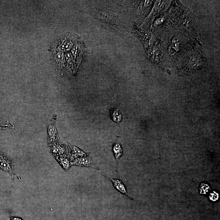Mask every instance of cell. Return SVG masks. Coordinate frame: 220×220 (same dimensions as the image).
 <instances>
[{
	"instance_id": "obj_1",
	"label": "cell",
	"mask_w": 220,
	"mask_h": 220,
	"mask_svg": "<svg viewBox=\"0 0 220 220\" xmlns=\"http://www.w3.org/2000/svg\"><path fill=\"white\" fill-rule=\"evenodd\" d=\"M0 168L3 171L10 174L14 179V174L12 162L8 157L2 153H0Z\"/></svg>"
},
{
	"instance_id": "obj_2",
	"label": "cell",
	"mask_w": 220,
	"mask_h": 220,
	"mask_svg": "<svg viewBox=\"0 0 220 220\" xmlns=\"http://www.w3.org/2000/svg\"><path fill=\"white\" fill-rule=\"evenodd\" d=\"M76 165L77 166L87 167L95 168L94 164L90 156H86L79 157L74 160L71 165Z\"/></svg>"
},
{
	"instance_id": "obj_3",
	"label": "cell",
	"mask_w": 220,
	"mask_h": 220,
	"mask_svg": "<svg viewBox=\"0 0 220 220\" xmlns=\"http://www.w3.org/2000/svg\"><path fill=\"white\" fill-rule=\"evenodd\" d=\"M108 178V177H107ZM110 179V180L112 181V184H113V186H114L116 190H117L119 192L121 193V194H125V195H127V196L129 197L130 199H132V198L127 193V190L125 185H124V183L121 181V180L119 179H113V178H108Z\"/></svg>"
},
{
	"instance_id": "obj_4",
	"label": "cell",
	"mask_w": 220,
	"mask_h": 220,
	"mask_svg": "<svg viewBox=\"0 0 220 220\" xmlns=\"http://www.w3.org/2000/svg\"><path fill=\"white\" fill-rule=\"evenodd\" d=\"M88 154L86 153L83 150L79 149L77 147L74 146L71 148V158L74 160L79 157L87 156Z\"/></svg>"
},
{
	"instance_id": "obj_5",
	"label": "cell",
	"mask_w": 220,
	"mask_h": 220,
	"mask_svg": "<svg viewBox=\"0 0 220 220\" xmlns=\"http://www.w3.org/2000/svg\"><path fill=\"white\" fill-rule=\"evenodd\" d=\"M111 119L116 122L120 123L122 120V116L119 110L117 108H113L110 111Z\"/></svg>"
},
{
	"instance_id": "obj_6",
	"label": "cell",
	"mask_w": 220,
	"mask_h": 220,
	"mask_svg": "<svg viewBox=\"0 0 220 220\" xmlns=\"http://www.w3.org/2000/svg\"><path fill=\"white\" fill-rule=\"evenodd\" d=\"M113 150L115 157L117 160L119 159L122 156L123 152L122 147L120 143H115L113 146Z\"/></svg>"
},
{
	"instance_id": "obj_7",
	"label": "cell",
	"mask_w": 220,
	"mask_h": 220,
	"mask_svg": "<svg viewBox=\"0 0 220 220\" xmlns=\"http://www.w3.org/2000/svg\"><path fill=\"white\" fill-rule=\"evenodd\" d=\"M170 51L173 50L171 54L173 55L175 53L177 52L179 50V40L177 39H174L172 40V46L170 47Z\"/></svg>"
},
{
	"instance_id": "obj_8",
	"label": "cell",
	"mask_w": 220,
	"mask_h": 220,
	"mask_svg": "<svg viewBox=\"0 0 220 220\" xmlns=\"http://www.w3.org/2000/svg\"><path fill=\"white\" fill-rule=\"evenodd\" d=\"M71 42L69 40H65L62 42L60 45L59 48L61 49H68L71 46Z\"/></svg>"
},
{
	"instance_id": "obj_9",
	"label": "cell",
	"mask_w": 220,
	"mask_h": 220,
	"mask_svg": "<svg viewBox=\"0 0 220 220\" xmlns=\"http://www.w3.org/2000/svg\"><path fill=\"white\" fill-rule=\"evenodd\" d=\"M61 165L65 169H68L69 168L70 163H69V161L68 159H62L61 161Z\"/></svg>"
},
{
	"instance_id": "obj_10",
	"label": "cell",
	"mask_w": 220,
	"mask_h": 220,
	"mask_svg": "<svg viewBox=\"0 0 220 220\" xmlns=\"http://www.w3.org/2000/svg\"><path fill=\"white\" fill-rule=\"evenodd\" d=\"M55 129L54 126L50 125V128L49 129V135L50 137L51 138H54V136H55Z\"/></svg>"
},
{
	"instance_id": "obj_11",
	"label": "cell",
	"mask_w": 220,
	"mask_h": 220,
	"mask_svg": "<svg viewBox=\"0 0 220 220\" xmlns=\"http://www.w3.org/2000/svg\"><path fill=\"white\" fill-rule=\"evenodd\" d=\"M11 220H22V219L19 218L11 217Z\"/></svg>"
}]
</instances>
